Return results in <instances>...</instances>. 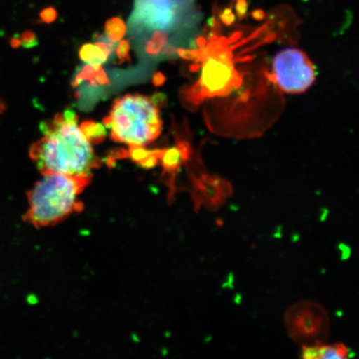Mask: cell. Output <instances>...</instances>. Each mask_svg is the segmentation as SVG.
<instances>
[{
  "instance_id": "1",
  "label": "cell",
  "mask_w": 359,
  "mask_h": 359,
  "mask_svg": "<svg viewBox=\"0 0 359 359\" xmlns=\"http://www.w3.org/2000/svg\"><path fill=\"white\" fill-rule=\"evenodd\" d=\"M43 137L29 149V156L43 176L60 174L69 177H93L102 160L94 155L91 144L78 127V123L43 121L39 126Z\"/></svg>"
},
{
  "instance_id": "2",
  "label": "cell",
  "mask_w": 359,
  "mask_h": 359,
  "mask_svg": "<svg viewBox=\"0 0 359 359\" xmlns=\"http://www.w3.org/2000/svg\"><path fill=\"white\" fill-rule=\"evenodd\" d=\"M92 178L45 175L28 192L26 221L37 228L48 227L55 226L74 213L80 212L83 205L79 196Z\"/></svg>"
},
{
  "instance_id": "3",
  "label": "cell",
  "mask_w": 359,
  "mask_h": 359,
  "mask_svg": "<svg viewBox=\"0 0 359 359\" xmlns=\"http://www.w3.org/2000/svg\"><path fill=\"white\" fill-rule=\"evenodd\" d=\"M111 139L128 145H147L159 137L163 121L150 97L128 94L116 100L110 111Z\"/></svg>"
},
{
  "instance_id": "4",
  "label": "cell",
  "mask_w": 359,
  "mask_h": 359,
  "mask_svg": "<svg viewBox=\"0 0 359 359\" xmlns=\"http://www.w3.org/2000/svg\"><path fill=\"white\" fill-rule=\"evenodd\" d=\"M195 61L203 65L199 82L183 93L187 102L199 104L206 97H224L240 87L241 79L233 64L232 53L222 42L197 49Z\"/></svg>"
},
{
  "instance_id": "5",
  "label": "cell",
  "mask_w": 359,
  "mask_h": 359,
  "mask_svg": "<svg viewBox=\"0 0 359 359\" xmlns=\"http://www.w3.org/2000/svg\"><path fill=\"white\" fill-rule=\"evenodd\" d=\"M273 79L282 92L303 93L316 81V69L306 53L298 48H285L273 57Z\"/></svg>"
},
{
  "instance_id": "6",
  "label": "cell",
  "mask_w": 359,
  "mask_h": 359,
  "mask_svg": "<svg viewBox=\"0 0 359 359\" xmlns=\"http://www.w3.org/2000/svg\"><path fill=\"white\" fill-rule=\"evenodd\" d=\"M189 3L186 0H136L133 19L148 29H172Z\"/></svg>"
},
{
  "instance_id": "7",
  "label": "cell",
  "mask_w": 359,
  "mask_h": 359,
  "mask_svg": "<svg viewBox=\"0 0 359 359\" xmlns=\"http://www.w3.org/2000/svg\"><path fill=\"white\" fill-rule=\"evenodd\" d=\"M80 131L83 134L90 144H100L107 137V130L100 123L95 121H83L80 125Z\"/></svg>"
},
{
  "instance_id": "8",
  "label": "cell",
  "mask_w": 359,
  "mask_h": 359,
  "mask_svg": "<svg viewBox=\"0 0 359 359\" xmlns=\"http://www.w3.org/2000/svg\"><path fill=\"white\" fill-rule=\"evenodd\" d=\"M79 56L88 65H104L109 58L94 43H85L80 47Z\"/></svg>"
},
{
  "instance_id": "9",
  "label": "cell",
  "mask_w": 359,
  "mask_h": 359,
  "mask_svg": "<svg viewBox=\"0 0 359 359\" xmlns=\"http://www.w3.org/2000/svg\"><path fill=\"white\" fill-rule=\"evenodd\" d=\"M168 34L165 31L156 30L145 45L147 56L154 57L159 55L165 45L168 44Z\"/></svg>"
},
{
  "instance_id": "10",
  "label": "cell",
  "mask_w": 359,
  "mask_h": 359,
  "mask_svg": "<svg viewBox=\"0 0 359 359\" xmlns=\"http://www.w3.org/2000/svg\"><path fill=\"white\" fill-rule=\"evenodd\" d=\"M127 33V25L120 18H112L105 25L104 34L114 43H118Z\"/></svg>"
},
{
  "instance_id": "11",
  "label": "cell",
  "mask_w": 359,
  "mask_h": 359,
  "mask_svg": "<svg viewBox=\"0 0 359 359\" xmlns=\"http://www.w3.org/2000/svg\"><path fill=\"white\" fill-rule=\"evenodd\" d=\"M165 172L175 174L178 172L182 165V156L177 147L169 148L165 151L161 158Z\"/></svg>"
},
{
  "instance_id": "12",
  "label": "cell",
  "mask_w": 359,
  "mask_h": 359,
  "mask_svg": "<svg viewBox=\"0 0 359 359\" xmlns=\"http://www.w3.org/2000/svg\"><path fill=\"white\" fill-rule=\"evenodd\" d=\"M101 65H88L85 64L78 67L77 71L74 76L73 80H72V87L74 88H78L84 82H89L90 80L95 79L98 67Z\"/></svg>"
},
{
  "instance_id": "13",
  "label": "cell",
  "mask_w": 359,
  "mask_h": 359,
  "mask_svg": "<svg viewBox=\"0 0 359 359\" xmlns=\"http://www.w3.org/2000/svg\"><path fill=\"white\" fill-rule=\"evenodd\" d=\"M347 353L346 348L341 344L320 346V358H345Z\"/></svg>"
},
{
  "instance_id": "14",
  "label": "cell",
  "mask_w": 359,
  "mask_h": 359,
  "mask_svg": "<svg viewBox=\"0 0 359 359\" xmlns=\"http://www.w3.org/2000/svg\"><path fill=\"white\" fill-rule=\"evenodd\" d=\"M130 43L128 39L122 40L118 46L115 48V55L116 64L122 65L126 62L131 61V56H130Z\"/></svg>"
},
{
  "instance_id": "15",
  "label": "cell",
  "mask_w": 359,
  "mask_h": 359,
  "mask_svg": "<svg viewBox=\"0 0 359 359\" xmlns=\"http://www.w3.org/2000/svg\"><path fill=\"white\" fill-rule=\"evenodd\" d=\"M128 154L135 163L139 164L151 154L152 151L142 145H130Z\"/></svg>"
},
{
  "instance_id": "16",
  "label": "cell",
  "mask_w": 359,
  "mask_h": 359,
  "mask_svg": "<svg viewBox=\"0 0 359 359\" xmlns=\"http://www.w3.org/2000/svg\"><path fill=\"white\" fill-rule=\"evenodd\" d=\"M20 39L22 47L25 48H32L39 45L37 36H36L33 31H25V32L22 34Z\"/></svg>"
},
{
  "instance_id": "17",
  "label": "cell",
  "mask_w": 359,
  "mask_h": 359,
  "mask_svg": "<svg viewBox=\"0 0 359 359\" xmlns=\"http://www.w3.org/2000/svg\"><path fill=\"white\" fill-rule=\"evenodd\" d=\"M150 100L157 109H163L168 104V97L163 93H156L150 97Z\"/></svg>"
},
{
  "instance_id": "18",
  "label": "cell",
  "mask_w": 359,
  "mask_h": 359,
  "mask_svg": "<svg viewBox=\"0 0 359 359\" xmlns=\"http://www.w3.org/2000/svg\"><path fill=\"white\" fill-rule=\"evenodd\" d=\"M177 148L181 154L182 161H187L190 158L191 155V148L187 141L182 140V139H178Z\"/></svg>"
},
{
  "instance_id": "19",
  "label": "cell",
  "mask_w": 359,
  "mask_h": 359,
  "mask_svg": "<svg viewBox=\"0 0 359 359\" xmlns=\"http://www.w3.org/2000/svg\"><path fill=\"white\" fill-rule=\"evenodd\" d=\"M57 13L53 8H45L41 13H40V19L42 22L50 24V22L55 21L57 19Z\"/></svg>"
},
{
  "instance_id": "20",
  "label": "cell",
  "mask_w": 359,
  "mask_h": 359,
  "mask_svg": "<svg viewBox=\"0 0 359 359\" xmlns=\"http://www.w3.org/2000/svg\"><path fill=\"white\" fill-rule=\"evenodd\" d=\"M107 156H111V158L116 161L126 159L129 157L128 151L122 147L114 148V149L107 152Z\"/></svg>"
},
{
  "instance_id": "21",
  "label": "cell",
  "mask_w": 359,
  "mask_h": 359,
  "mask_svg": "<svg viewBox=\"0 0 359 359\" xmlns=\"http://www.w3.org/2000/svg\"><path fill=\"white\" fill-rule=\"evenodd\" d=\"M95 79L98 85L101 87H107L110 84V79L107 77V74L106 72L103 70L102 65L98 67Z\"/></svg>"
},
{
  "instance_id": "22",
  "label": "cell",
  "mask_w": 359,
  "mask_h": 359,
  "mask_svg": "<svg viewBox=\"0 0 359 359\" xmlns=\"http://www.w3.org/2000/svg\"><path fill=\"white\" fill-rule=\"evenodd\" d=\"M302 357L305 359L320 358V346L304 347Z\"/></svg>"
},
{
  "instance_id": "23",
  "label": "cell",
  "mask_w": 359,
  "mask_h": 359,
  "mask_svg": "<svg viewBox=\"0 0 359 359\" xmlns=\"http://www.w3.org/2000/svg\"><path fill=\"white\" fill-rule=\"evenodd\" d=\"M177 55L186 60H195L196 50L195 49L177 48Z\"/></svg>"
},
{
  "instance_id": "24",
  "label": "cell",
  "mask_w": 359,
  "mask_h": 359,
  "mask_svg": "<svg viewBox=\"0 0 359 359\" xmlns=\"http://www.w3.org/2000/svg\"><path fill=\"white\" fill-rule=\"evenodd\" d=\"M62 118H64L65 122L66 123H78L79 122V116L77 114H76L74 109L72 107H67L62 112Z\"/></svg>"
},
{
  "instance_id": "25",
  "label": "cell",
  "mask_w": 359,
  "mask_h": 359,
  "mask_svg": "<svg viewBox=\"0 0 359 359\" xmlns=\"http://www.w3.org/2000/svg\"><path fill=\"white\" fill-rule=\"evenodd\" d=\"M165 81H167V78H165V76L161 73V72H156L154 77H152V83H154L155 87L163 86Z\"/></svg>"
},
{
  "instance_id": "26",
  "label": "cell",
  "mask_w": 359,
  "mask_h": 359,
  "mask_svg": "<svg viewBox=\"0 0 359 359\" xmlns=\"http://www.w3.org/2000/svg\"><path fill=\"white\" fill-rule=\"evenodd\" d=\"M222 20L224 25H231L235 21V16L231 11L226 10L222 13Z\"/></svg>"
},
{
  "instance_id": "27",
  "label": "cell",
  "mask_w": 359,
  "mask_h": 359,
  "mask_svg": "<svg viewBox=\"0 0 359 359\" xmlns=\"http://www.w3.org/2000/svg\"><path fill=\"white\" fill-rule=\"evenodd\" d=\"M112 124V120L111 116H107L102 120V125L104 126L105 128L110 129Z\"/></svg>"
},
{
  "instance_id": "28",
  "label": "cell",
  "mask_w": 359,
  "mask_h": 359,
  "mask_svg": "<svg viewBox=\"0 0 359 359\" xmlns=\"http://www.w3.org/2000/svg\"><path fill=\"white\" fill-rule=\"evenodd\" d=\"M21 45V42H20V39H16V38H13L12 40H11V46L13 48H19Z\"/></svg>"
},
{
  "instance_id": "29",
  "label": "cell",
  "mask_w": 359,
  "mask_h": 359,
  "mask_svg": "<svg viewBox=\"0 0 359 359\" xmlns=\"http://www.w3.org/2000/svg\"><path fill=\"white\" fill-rule=\"evenodd\" d=\"M253 16L255 20H262L264 18V13L262 12L257 11V12L254 13Z\"/></svg>"
},
{
  "instance_id": "30",
  "label": "cell",
  "mask_w": 359,
  "mask_h": 359,
  "mask_svg": "<svg viewBox=\"0 0 359 359\" xmlns=\"http://www.w3.org/2000/svg\"><path fill=\"white\" fill-rule=\"evenodd\" d=\"M6 109V105L4 104V102H2L1 101H0V114H1V112Z\"/></svg>"
}]
</instances>
